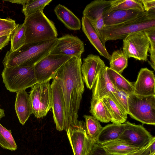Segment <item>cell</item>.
Returning <instances> with one entry per match:
<instances>
[{
    "mask_svg": "<svg viewBox=\"0 0 155 155\" xmlns=\"http://www.w3.org/2000/svg\"><path fill=\"white\" fill-rule=\"evenodd\" d=\"M82 63L81 58L72 57L61 66L55 76L62 89L65 103V130L76 122L78 117L84 90L81 71Z\"/></svg>",
    "mask_w": 155,
    "mask_h": 155,
    "instance_id": "obj_1",
    "label": "cell"
},
{
    "mask_svg": "<svg viewBox=\"0 0 155 155\" xmlns=\"http://www.w3.org/2000/svg\"><path fill=\"white\" fill-rule=\"evenodd\" d=\"M57 38L25 44L18 50L6 53L2 61L5 67L34 66L49 54L56 44Z\"/></svg>",
    "mask_w": 155,
    "mask_h": 155,
    "instance_id": "obj_2",
    "label": "cell"
},
{
    "mask_svg": "<svg viewBox=\"0 0 155 155\" xmlns=\"http://www.w3.org/2000/svg\"><path fill=\"white\" fill-rule=\"evenodd\" d=\"M155 27V9L142 12L137 17L117 25L104 26L103 34L106 42L108 41L124 39L129 35Z\"/></svg>",
    "mask_w": 155,
    "mask_h": 155,
    "instance_id": "obj_3",
    "label": "cell"
},
{
    "mask_svg": "<svg viewBox=\"0 0 155 155\" xmlns=\"http://www.w3.org/2000/svg\"><path fill=\"white\" fill-rule=\"evenodd\" d=\"M25 27V44L57 38L58 32L53 22L38 11L25 18L23 23Z\"/></svg>",
    "mask_w": 155,
    "mask_h": 155,
    "instance_id": "obj_4",
    "label": "cell"
},
{
    "mask_svg": "<svg viewBox=\"0 0 155 155\" xmlns=\"http://www.w3.org/2000/svg\"><path fill=\"white\" fill-rule=\"evenodd\" d=\"M2 76L6 88L11 92L25 90L38 83L34 66L5 67Z\"/></svg>",
    "mask_w": 155,
    "mask_h": 155,
    "instance_id": "obj_5",
    "label": "cell"
},
{
    "mask_svg": "<svg viewBox=\"0 0 155 155\" xmlns=\"http://www.w3.org/2000/svg\"><path fill=\"white\" fill-rule=\"evenodd\" d=\"M128 106V114L132 118L143 124L155 125V96L129 94Z\"/></svg>",
    "mask_w": 155,
    "mask_h": 155,
    "instance_id": "obj_6",
    "label": "cell"
},
{
    "mask_svg": "<svg viewBox=\"0 0 155 155\" xmlns=\"http://www.w3.org/2000/svg\"><path fill=\"white\" fill-rule=\"evenodd\" d=\"M33 114L37 118L46 115L52 107V91L50 81L38 82L29 94Z\"/></svg>",
    "mask_w": 155,
    "mask_h": 155,
    "instance_id": "obj_7",
    "label": "cell"
},
{
    "mask_svg": "<svg viewBox=\"0 0 155 155\" xmlns=\"http://www.w3.org/2000/svg\"><path fill=\"white\" fill-rule=\"evenodd\" d=\"M74 155H88L94 144L87 134L85 122L78 120L66 130Z\"/></svg>",
    "mask_w": 155,
    "mask_h": 155,
    "instance_id": "obj_8",
    "label": "cell"
},
{
    "mask_svg": "<svg viewBox=\"0 0 155 155\" xmlns=\"http://www.w3.org/2000/svg\"><path fill=\"white\" fill-rule=\"evenodd\" d=\"M150 46L148 38L143 31L129 35L123 40V51L128 58L147 61Z\"/></svg>",
    "mask_w": 155,
    "mask_h": 155,
    "instance_id": "obj_9",
    "label": "cell"
},
{
    "mask_svg": "<svg viewBox=\"0 0 155 155\" xmlns=\"http://www.w3.org/2000/svg\"><path fill=\"white\" fill-rule=\"evenodd\" d=\"M71 57L50 53L34 66L38 82L50 81L54 78L59 68Z\"/></svg>",
    "mask_w": 155,
    "mask_h": 155,
    "instance_id": "obj_10",
    "label": "cell"
},
{
    "mask_svg": "<svg viewBox=\"0 0 155 155\" xmlns=\"http://www.w3.org/2000/svg\"><path fill=\"white\" fill-rule=\"evenodd\" d=\"M110 6V0H95L86 5L83 13V16L91 22L104 46L106 42L103 32L104 26V19L109 12Z\"/></svg>",
    "mask_w": 155,
    "mask_h": 155,
    "instance_id": "obj_11",
    "label": "cell"
},
{
    "mask_svg": "<svg viewBox=\"0 0 155 155\" xmlns=\"http://www.w3.org/2000/svg\"><path fill=\"white\" fill-rule=\"evenodd\" d=\"M51 86L53 118L57 130L61 131L65 129L66 107L62 90L56 77L53 79Z\"/></svg>",
    "mask_w": 155,
    "mask_h": 155,
    "instance_id": "obj_12",
    "label": "cell"
},
{
    "mask_svg": "<svg viewBox=\"0 0 155 155\" xmlns=\"http://www.w3.org/2000/svg\"><path fill=\"white\" fill-rule=\"evenodd\" d=\"M84 51L83 41L77 36L68 34L57 38L56 44L49 53L81 58Z\"/></svg>",
    "mask_w": 155,
    "mask_h": 155,
    "instance_id": "obj_13",
    "label": "cell"
},
{
    "mask_svg": "<svg viewBox=\"0 0 155 155\" xmlns=\"http://www.w3.org/2000/svg\"><path fill=\"white\" fill-rule=\"evenodd\" d=\"M124 130L119 139L128 143L141 148L150 141L153 136L142 125L136 124L126 121Z\"/></svg>",
    "mask_w": 155,
    "mask_h": 155,
    "instance_id": "obj_14",
    "label": "cell"
},
{
    "mask_svg": "<svg viewBox=\"0 0 155 155\" xmlns=\"http://www.w3.org/2000/svg\"><path fill=\"white\" fill-rule=\"evenodd\" d=\"M105 66L104 61L97 55L90 54L83 59L81 71L83 81L88 89L92 88L99 73Z\"/></svg>",
    "mask_w": 155,
    "mask_h": 155,
    "instance_id": "obj_15",
    "label": "cell"
},
{
    "mask_svg": "<svg viewBox=\"0 0 155 155\" xmlns=\"http://www.w3.org/2000/svg\"><path fill=\"white\" fill-rule=\"evenodd\" d=\"M133 93L137 95L155 96V79L153 71L147 68H141L136 81L134 83Z\"/></svg>",
    "mask_w": 155,
    "mask_h": 155,
    "instance_id": "obj_16",
    "label": "cell"
},
{
    "mask_svg": "<svg viewBox=\"0 0 155 155\" xmlns=\"http://www.w3.org/2000/svg\"><path fill=\"white\" fill-rule=\"evenodd\" d=\"M82 30L92 45L100 55L109 61L111 56L103 44L98 34L89 20L85 17L82 18Z\"/></svg>",
    "mask_w": 155,
    "mask_h": 155,
    "instance_id": "obj_17",
    "label": "cell"
},
{
    "mask_svg": "<svg viewBox=\"0 0 155 155\" xmlns=\"http://www.w3.org/2000/svg\"><path fill=\"white\" fill-rule=\"evenodd\" d=\"M15 109L19 122L24 125L33 114L30 95L25 90L16 92Z\"/></svg>",
    "mask_w": 155,
    "mask_h": 155,
    "instance_id": "obj_18",
    "label": "cell"
},
{
    "mask_svg": "<svg viewBox=\"0 0 155 155\" xmlns=\"http://www.w3.org/2000/svg\"><path fill=\"white\" fill-rule=\"evenodd\" d=\"M107 66H105L99 73L94 84L92 88V98L101 100L108 96L115 89L108 76Z\"/></svg>",
    "mask_w": 155,
    "mask_h": 155,
    "instance_id": "obj_19",
    "label": "cell"
},
{
    "mask_svg": "<svg viewBox=\"0 0 155 155\" xmlns=\"http://www.w3.org/2000/svg\"><path fill=\"white\" fill-rule=\"evenodd\" d=\"M142 12L135 10H118L111 11L107 13L104 17V26L122 23L134 18Z\"/></svg>",
    "mask_w": 155,
    "mask_h": 155,
    "instance_id": "obj_20",
    "label": "cell"
},
{
    "mask_svg": "<svg viewBox=\"0 0 155 155\" xmlns=\"http://www.w3.org/2000/svg\"><path fill=\"white\" fill-rule=\"evenodd\" d=\"M54 11L58 19L68 29L77 30L81 29L80 19L66 7L59 4L55 8Z\"/></svg>",
    "mask_w": 155,
    "mask_h": 155,
    "instance_id": "obj_21",
    "label": "cell"
},
{
    "mask_svg": "<svg viewBox=\"0 0 155 155\" xmlns=\"http://www.w3.org/2000/svg\"><path fill=\"white\" fill-rule=\"evenodd\" d=\"M125 124L113 123L103 127L96 143L103 144L119 139L124 130Z\"/></svg>",
    "mask_w": 155,
    "mask_h": 155,
    "instance_id": "obj_22",
    "label": "cell"
},
{
    "mask_svg": "<svg viewBox=\"0 0 155 155\" xmlns=\"http://www.w3.org/2000/svg\"><path fill=\"white\" fill-rule=\"evenodd\" d=\"M107 72L109 80L115 89L129 94L133 93L134 83L129 81L121 74L108 67L107 68Z\"/></svg>",
    "mask_w": 155,
    "mask_h": 155,
    "instance_id": "obj_23",
    "label": "cell"
},
{
    "mask_svg": "<svg viewBox=\"0 0 155 155\" xmlns=\"http://www.w3.org/2000/svg\"><path fill=\"white\" fill-rule=\"evenodd\" d=\"M102 145L110 153L117 155H130L140 149L119 139Z\"/></svg>",
    "mask_w": 155,
    "mask_h": 155,
    "instance_id": "obj_24",
    "label": "cell"
},
{
    "mask_svg": "<svg viewBox=\"0 0 155 155\" xmlns=\"http://www.w3.org/2000/svg\"><path fill=\"white\" fill-rule=\"evenodd\" d=\"M110 116L111 122L117 124H124L126 121L127 115L123 112L109 96L101 99Z\"/></svg>",
    "mask_w": 155,
    "mask_h": 155,
    "instance_id": "obj_25",
    "label": "cell"
},
{
    "mask_svg": "<svg viewBox=\"0 0 155 155\" xmlns=\"http://www.w3.org/2000/svg\"><path fill=\"white\" fill-rule=\"evenodd\" d=\"M90 112L99 121L107 123L111 121L110 116L101 100L92 98Z\"/></svg>",
    "mask_w": 155,
    "mask_h": 155,
    "instance_id": "obj_26",
    "label": "cell"
},
{
    "mask_svg": "<svg viewBox=\"0 0 155 155\" xmlns=\"http://www.w3.org/2000/svg\"><path fill=\"white\" fill-rule=\"evenodd\" d=\"M110 1L111 6L109 12L118 10L145 12L141 0H113Z\"/></svg>",
    "mask_w": 155,
    "mask_h": 155,
    "instance_id": "obj_27",
    "label": "cell"
},
{
    "mask_svg": "<svg viewBox=\"0 0 155 155\" xmlns=\"http://www.w3.org/2000/svg\"><path fill=\"white\" fill-rule=\"evenodd\" d=\"M128 58L121 49L114 51L111 56L110 68L121 74L128 65Z\"/></svg>",
    "mask_w": 155,
    "mask_h": 155,
    "instance_id": "obj_28",
    "label": "cell"
},
{
    "mask_svg": "<svg viewBox=\"0 0 155 155\" xmlns=\"http://www.w3.org/2000/svg\"><path fill=\"white\" fill-rule=\"evenodd\" d=\"M83 117L87 134L91 140L95 143L103 127L99 121L94 116L84 115Z\"/></svg>",
    "mask_w": 155,
    "mask_h": 155,
    "instance_id": "obj_29",
    "label": "cell"
},
{
    "mask_svg": "<svg viewBox=\"0 0 155 155\" xmlns=\"http://www.w3.org/2000/svg\"><path fill=\"white\" fill-rule=\"evenodd\" d=\"M25 27L24 24H17L10 38L11 48L9 51L13 52L18 50L25 45L26 39Z\"/></svg>",
    "mask_w": 155,
    "mask_h": 155,
    "instance_id": "obj_30",
    "label": "cell"
},
{
    "mask_svg": "<svg viewBox=\"0 0 155 155\" xmlns=\"http://www.w3.org/2000/svg\"><path fill=\"white\" fill-rule=\"evenodd\" d=\"M0 146L3 148L12 151L15 150L17 148L11 130L6 129L0 123Z\"/></svg>",
    "mask_w": 155,
    "mask_h": 155,
    "instance_id": "obj_31",
    "label": "cell"
},
{
    "mask_svg": "<svg viewBox=\"0 0 155 155\" xmlns=\"http://www.w3.org/2000/svg\"><path fill=\"white\" fill-rule=\"evenodd\" d=\"M52 1L51 0H29L23 6L22 12L25 18L38 11L43 12L44 8Z\"/></svg>",
    "mask_w": 155,
    "mask_h": 155,
    "instance_id": "obj_32",
    "label": "cell"
},
{
    "mask_svg": "<svg viewBox=\"0 0 155 155\" xmlns=\"http://www.w3.org/2000/svg\"><path fill=\"white\" fill-rule=\"evenodd\" d=\"M129 95L126 93L115 89L108 96L110 97L120 110L127 115L128 113V98Z\"/></svg>",
    "mask_w": 155,
    "mask_h": 155,
    "instance_id": "obj_33",
    "label": "cell"
},
{
    "mask_svg": "<svg viewBox=\"0 0 155 155\" xmlns=\"http://www.w3.org/2000/svg\"><path fill=\"white\" fill-rule=\"evenodd\" d=\"M150 42L149 51L150 53V61H148L152 68L155 70V27L144 31Z\"/></svg>",
    "mask_w": 155,
    "mask_h": 155,
    "instance_id": "obj_34",
    "label": "cell"
},
{
    "mask_svg": "<svg viewBox=\"0 0 155 155\" xmlns=\"http://www.w3.org/2000/svg\"><path fill=\"white\" fill-rule=\"evenodd\" d=\"M17 24L15 21L10 18L5 19L0 18V31L5 30L14 31Z\"/></svg>",
    "mask_w": 155,
    "mask_h": 155,
    "instance_id": "obj_35",
    "label": "cell"
},
{
    "mask_svg": "<svg viewBox=\"0 0 155 155\" xmlns=\"http://www.w3.org/2000/svg\"><path fill=\"white\" fill-rule=\"evenodd\" d=\"M88 155H117L107 151L101 144L95 143L94 144Z\"/></svg>",
    "mask_w": 155,
    "mask_h": 155,
    "instance_id": "obj_36",
    "label": "cell"
},
{
    "mask_svg": "<svg viewBox=\"0 0 155 155\" xmlns=\"http://www.w3.org/2000/svg\"><path fill=\"white\" fill-rule=\"evenodd\" d=\"M145 12H148L155 9V0H141Z\"/></svg>",
    "mask_w": 155,
    "mask_h": 155,
    "instance_id": "obj_37",
    "label": "cell"
},
{
    "mask_svg": "<svg viewBox=\"0 0 155 155\" xmlns=\"http://www.w3.org/2000/svg\"><path fill=\"white\" fill-rule=\"evenodd\" d=\"M150 143V141L144 147L140 149L130 155H148Z\"/></svg>",
    "mask_w": 155,
    "mask_h": 155,
    "instance_id": "obj_38",
    "label": "cell"
},
{
    "mask_svg": "<svg viewBox=\"0 0 155 155\" xmlns=\"http://www.w3.org/2000/svg\"><path fill=\"white\" fill-rule=\"evenodd\" d=\"M12 34L0 36V49L7 45L10 40Z\"/></svg>",
    "mask_w": 155,
    "mask_h": 155,
    "instance_id": "obj_39",
    "label": "cell"
},
{
    "mask_svg": "<svg viewBox=\"0 0 155 155\" xmlns=\"http://www.w3.org/2000/svg\"><path fill=\"white\" fill-rule=\"evenodd\" d=\"M148 155H155V137L154 136L150 141Z\"/></svg>",
    "mask_w": 155,
    "mask_h": 155,
    "instance_id": "obj_40",
    "label": "cell"
},
{
    "mask_svg": "<svg viewBox=\"0 0 155 155\" xmlns=\"http://www.w3.org/2000/svg\"><path fill=\"white\" fill-rule=\"evenodd\" d=\"M29 0H10L5 1L9 2L12 3H15L19 4L22 5L23 6L26 4Z\"/></svg>",
    "mask_w": 155,
    "mask_h": 155,
    "instance_id": "obj_41",
    "label": "cell"
},
{
    "mask_svg": "<svg viewBox=\"0 0 155 155\" xmlns=\"http://www.w3.org/2000/svg\"><path fill=\"white\" fill-rule=\"evenodd\" d=\"M14 31L7 30L0 31V36L12 34Z\"/></svg>",
    "mask_w": 155,
    "mask_h": 155,
    "instance_id": "obj_42",
    "label": "cell"
},
{
    "mask_svg": "<svg viewBox=\"0 0 155 155\" xmlns=\"http://www.w3.org/2000/svg\"><path fill=\"white\" fill-rule=\"evenodd\" d=\"M5 116V115L4 110L0 108V120L2 118Z\"/></svg>",
    "mask_w": 155,
    "mask_h": 155,
    "instance_id": "obj_43",
    "label": "cell"
}]
</instances>
